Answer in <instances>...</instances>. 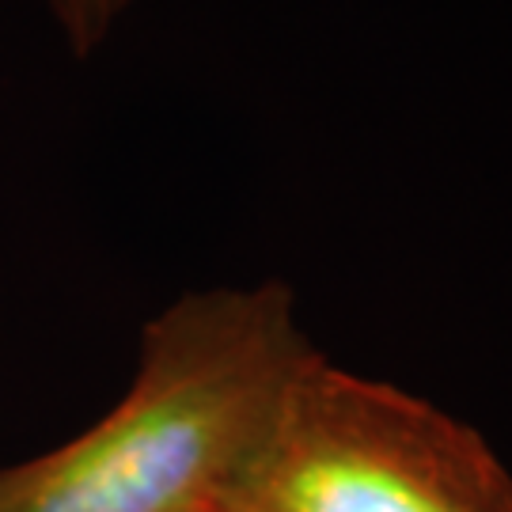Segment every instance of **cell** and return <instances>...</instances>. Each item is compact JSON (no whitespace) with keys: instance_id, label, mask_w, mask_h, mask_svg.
Returning <instances> with one entry per match:
<instances>
[{"instance_id":"cell-3","label":"cell","mask_w":512,"mask_h":512,"mask_svg":"<svg viewBox=\"0 0 512 512\" xmlns=\"http://www.w3.org/2000/svg\"><path fill=\"white\" fill-rule=\"evenodd\" d=\"M73 57H92L126 19L133 0H42Z\"/></svg>"},{"instance_id":"cell-1","label":"cell","mask_w":512,"mask_h":512,"mask_svg":"<svg viewBox=\"0 0 512 512\" xmlns=\"http://www.w3.org/2000/svg\"><path fill=\"white\" fill-rule=\"evenodd\" d=\"M311 353L281 281L179 296L145 327L122 403L0 471V512H217Z\"/></svg>"},{"instance_id":"cell-2","label":"cell","mask_w":512,"mask_h":512,"mask_svg":"<svg viewBox=\"0 0 512 512\" xmlns=\"http://www.w3.org/2000/svg\"><path fill=\"white\" fill-rule=\"evenodd\" d=\"M217 512H512V475L467 421L315 349Z\"/></svg>"}]
</instances>
